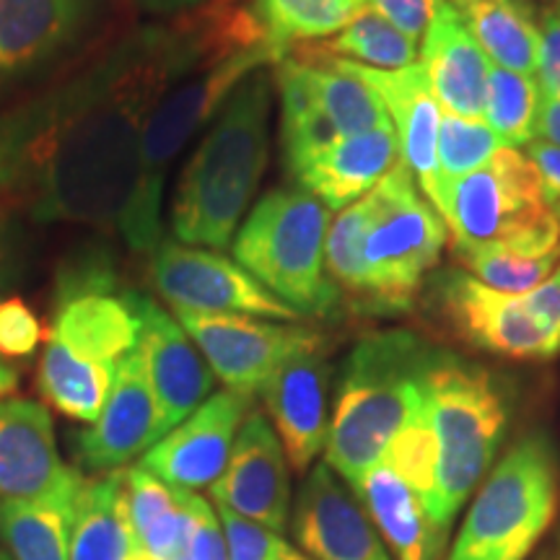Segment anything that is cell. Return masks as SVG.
I'll return each mask as SVG.
<instances>
[{
    "instance_id": "f35d334b",
    "label": "cell",
    "mask_w": 560,
    "mask_h": 560,
    "mask_svg": "<svg viewBox=\"0 0 560 560\" xmlns=\"http://www.w3.org/2000/svg\"><path fill=\"white\" fill-rule=\"evenodd\" d=\"M182 560H229V545L223 535L219 511L208 499L202 501L198 522H195L192 537Z\"/></svg>"
},
{
    "instance_id": "7dc6e473",
    "label": "cell",
    "mask_w": 560,
    "mask_h": 560,
    "mask_svg": "<svg viewBox=\"0 0 560 560\" xmlns=\"http://www.w3.org/2000/svg\"><path fill=\"white\" fill-rule=\"evenodd\" d=\"M552 210H556V219H558V223H560V202H558V206L552 208Z\"/></svg>"
},
{
    "instance_id": "30bf717a",
    "label": "cell",
    "mask_w": 560,
    "mask_h": 560,
    "mask_svg": "<svg viewBox=\"0 0 560 560\" xmlns=\"http://www.w3.org/2000/svg\"><path fill=\"white\" fill-rule=\"evenodd\" d=\"M272 79L280 94L285 166L342 138L392 128L380 94L338 58L291 50L278 62Z\"/></svg>"
},
{
    "instance_id": "9a60e30c",
    "label": "cell",
    "mask_w": 560,
    "mask_h": 560,
    "mask_svg": "<svg viewBox=\"0 0 560 560\" xmlns=\"http://www.w3.org/2000/svg\"><path fill=\"white\" fill-rule=\"evenodd\" d=\"M151 278L172 310L247 314V317L301 322L304 317L265 289L236 260L206 247L161 240L151 252Z\"/></svg>"
},
{
    "instance_id": "44dd1931",
    "label": "cell",
    "mask_w": 560,
    "mask_h": 560,
    "mask_svg": "<svg viewBox=\"0 0 560 560\" xmlns=\"http://www.w3.org/2000/svg\"><path fill=\"white\" fill-rule=\"evenodd\" d=\"M159 439H164V429L156 397L145 380L140 355L132 350L117 369L109 400L100 418L91 423V429L75 436V462L81 465V472H117L149 452Z\"/></svg>"
},
{
    "instance_id": "d6986e66",
    "label": "cell",
    "mask_w": 560,
    "mask_h": 560,
    "mask_svg": "<svg viewBox=\"0 0 560 560\" xmlns=\"http://www.w3.org/2000/svg\"><path fill=\"white\" fill-rule=\"evenodd\" d=\"M291 532L314 560H392L363 503L325 462L306 472L291 506Z\"/></svg>"
},
{
    "instance_id": "ffe728a7",
    "label": "cell",
    "mask_w": 560,
    "mask_h": 560,
    "mask_svg": "<svg viewBox=\"0 0 560 560\" xmlns=\"http://www.w3.org/2000/svg\"><path fill=\"white\" fill-rule=\"evenodd\" d=\"M330 380L327 342L291 355L260 389L270 425L283 444L289 465L310 472L325 452L330 433Z\"/></svg>"
},
{
    "instance_id": "7a4b0ae2",
    "label": "cell",
    "mask_w": 560,
    "mask_h": 560,
    "mask_svg": "<svg viewBox=\"0 0 560 560\" xmlns=\"http://www.w3.org/2000/svg\"><path fill=\"white\" fill-rule=\"evenodd\" d=\"M140 322L107 252H79L55 280V306L39 392L47 408L94 423L109 400L122 359L138 348Z\"/></svg>"
},
{
    "instance_id": "9c48e42d",
    "label": "cell",
    "mask_w": 560,
    "mask_h": 560,
    "mask_svg": "<svg viewBox=\"0 0 560 560\" xmlns=\"http://www.w3.org/2000/svg\"><path fill=\"white\" fill-rule=\"evenodd\" d=\"M366 198L363 265H366V312L397 317L412 310L429 272L436 268L446 244V223L439 210L418 192L402 161Z\"/></svg>"
},
{
    "instance_id": "836d02e7",
    "label": "cell",
    "mask_w": 560,
    "mask_h": 560,
    "mask_svg": "<svg viewBox=\"0 0 560 560\" xmlns=\"http://www.w3.org/2000/svg\"><path fill=\"white\" fill-rule=\"evenodd\" d=\"M499 149H503L501 138L490 130V125L486 120H472V117L441 112L436 149L441 185L480 170V166L488 164L490 156Z\"/></svg>"
},
{
    "instance_id": "74e56055",
    "label": "cell",
    "mask_w": 560,
    "mask_h": 560,
    "mask_svg": "<svg viewBox=\"0 0 560 560\" xmlns=\"http://www.w3.org/2000/svg\"><path fill=\"white\" fill-rule=\"evenodd\" d=\"M537 73L545 96L560 100V5L540 13V50H537Z\"/></svg>"
},
{
    "instance_id": "c3c4849f",
    "label": "cell",
    "mask_w": 560,
    "mask_h": 560,
    "mask_svg": "<svg viewBox=\"0 0 560 560\" xmlns=\"http://www.w3.org/2000/svg\"><path fill=\"white\" fill-rule=\"evenodd\" d=\"M0 560H11V558H9V556H5V552H3V550H0Z\"/></svg>"
},
{
    "instance_id": "f546056e",
    "label": "cell",
    "mask_w": 560,
    "mask_h": 560,
    "mask_svg": "<svg viewBox=\"0 0 560 560\" xmlns=\"http://www.w3.org/2000/svg\"><path fill=\"white\" fill-rule=\"evenodd\" d=\"M244 11L268 45L283 55L312 39H330L369 11V0H247Z\"/></svg>"
},
{
    "instance_id": "ba28073f",
    "label": "cell",
    "mask_w": 560,
    "mask_h": 560,
    "mask_svg": "<svg viewBox=\"0 0 560 560\" xmlns=\"http://www.w3.org/2000/svg\"><path fill=\"white\" fill-rule=\"evenodd\" d=\"M560 467L545 433L524 436L490 467L446 560H527L556 522Z\"/></svg>"
},
{
    "instance_id": "7402d4cb",
    "label": "cell",
    "mask_w": 560,
    "mask_h": 560,
    "mask_svg": "<svg viewBox=\"0 0 560 560\" xmlns=\"http://www.w3.org/2000/svg\"><path fill=\"white\" fill-rule=\"evenodd\" d=\"M350 73L366 81L380 94L389 120L395 125L397 143H400V161L408 166L412 179L420 185L425 200L436 208L439 202V128H441V104L429 86L420 62L397 70L369 68L361 62L342 60Z\"/></svg>"
},
{
    "instance_id": "8d00e7d4",
    "label": "cell",
    "mask_w": 560,
    "mask_h": 560,
    "mask_svg": "<svg viewBox=\"0 0 560 560\" xmlns=\"http://www.w3.org/2000/svg\"><path fill=\"white\" fill-rule=\"evenodd\" d=\"M441 0H369V9L389 21L405 37H423L429 24L436 16Z\"/></svg>"
},
{
    "instance_id": "681fc988",
    "label": "cell",
    "mask_w": 560,
    "mask_h": 560,
    "mask_svg": "<svg viewBox=\"0 0 560 560\" xmlns=\"http://www.w3.org/2000/svg\"><path fill=\"white\" fill-rule=\"evenodd\" d=\"M221 3H229V5H234V3H236V0H221Z\"/></svg>"
},
{
    "instance_id": "7c38bea8",
    "label": "cell",
    "mask_w": 560,
    "mask_h": 560,
    "mask_svg": "<svg viewBox=\"0 0 560 560\" xmlns=\"http://www.w3.org/2000/svg\"><path fill=\"white\" fill-rule=\"evenodd\" d=\"M107 21V0H0V109L75 66Z\"/></svg>"
},
{
    "instance_id": "83f0119b",
    "label": "cell",
    "mask_w": 560,
    "mask_h": 560,
    "mask_svg": "<svg viewBox=\"0 0 560 560\" xmlns=\"http://www.w3.org/2000/svg\"><path fill=\"white\" fill-rule=\"evenodd\" d=\"M132 545L122 470L83 475L73 501L70 560H128Z\"/></svg>"
},
{
    "instance_id": "e575fe53",
    "label": "cell",
    "mask_w": 560,
    "mask_h": 560,
    "mask_svg": "<svg viewBox=\"0 0 560 560\" xmlns=\"http://www.w3.org/2000/svg\"><path fill=\"white\" fill-rule=\"evenodd\" d=\"M215 511L226 535L229 560H314L301 548H293L280 532L242 520L221 506H215Z\"/></svg>"
},
{
    "instance_id": "5b68a950",
    "label": "cell",
    "mask_w": 560,
    "mask_h": 560,
    "mask_svg": "<svg viewBox=\"0 0 560 560\" xmlns=\"http://www.w3.org/2000/svg\"><path fill=\"white\" fill-rule=\"evenodd\" d=\"M423 412L433 436V493L425 522L439 558L454 516L493 467L509 405L486 369L441 350L423 384Z\"/></svg>"
},
{
    "instance_id": "b9f144b4",
    "label": "cell",
    "mask_w": 560,
    "mask_h": 560,
    "mask_svg": "<svg viewBox=\"0 0 560 560\" xmlns=\"http://www.w3.org/2000/svg\"><path fill=\"white\" fill-rule=\"evenodd\" d=\"M522 296L532 306V312L560 338V268H556V272L542 280L537 289L522 293Z\"/></svg>"
},
{
    "instance_id": "52a82bcc",
    "label": "cell",
    "mask_w": 560,
    "mask_h": 560,
    "mask_svg": "<svg viewBox=\"0 0 560 560\" xmlns=\"http://www.w3.org/2000/svg\"><path fill=\"white\" fill-rule=\"evenodd\" d=\"M330 208L301 187H276L236 231L234 260L301 317H330L340 291L325 270Z\"/></svg>"
},
{
    "instance_id": "d590c367",
    "label": "cell",
    "mask_w": 560,
    "mask_h": 560,
    "mask_svg": "<svg viewBox=\"0 0 560 560\" xmlns=\"http://www.w3.org/2000/svg\"><path fill=\"white\" fill-rule=\"evenodd\" d=\"M42 342L39 317L26 301H0V359H26Z\"/></svg>"
},
{
    "instance_id": "7bdbcfd3",
    "label": "cell",
    "mask_w": 560,
    "mask_h": 560,
    "mask_svg": "<svg viewBox=\"0 0 560 560\" xmlns=\"http://www.w3.org/2000/svg\"><path fill=\"white\" fill-rule=\"evenodd\" d=\"M138 11L151 13V16H182V13L198 11L200 5H208L210 0H128Z\"/></svg>"
},
{
    "instance_id": "1f68e13d",
    "label": "cell",
    "mask_w": 560,
    "mask_h": 560,
    "mask_svg": "<svg viewBox=\"0 0 560 560\" xmlns=\"http://www.w3.org/2000/svg\"><path fill=\"white\" fill-rule=\"evenodd\" d=\"M542 91L532 75L490 66L486 122L509 149L529 145L535 140L537 112Z\"/></svg>"
},
{
    "instance_id": "d4e9b609",
    "label": "cell",
    "mask_w": 560,
    "mask_h": 560,
    "mask_svg": "<svg viewBox=\"0 0 560 560\" xmlns=\"http://www.w3.org/2000/svg\"><path fill=\"white\" fill-rule=\"evenodd\" d=\"M418 62L444 112L486 120L490 60L450 0L439 3Z\"/></svg>"
},
{
    "instance_id": "3957f363",
    "label": "cell",
    "mask_w": 560,
    "mask_h": 560,
    "mask_svg": "<svg viewBox=\"0 0 560 560\" xmlns=\"http://www.w3.org/2000/svg\"><path fill=\"white\" fill-rule=\"evenodd\" d=\"M272 73L255 70L236 86L179 174L172 231L190 247L234 242L270 159Z\"/></svg>"
},
{
    "instance_id": "60d3db41",
    "label": "cell",
    "mask_w": 560,
    "mask_h": 560,
    "mask_svg": "<svg viewBox=\"0 0 560 560\" xmlns=\"http://www.w3.org/2000/svg\"><path fill=\"white\" fill-rule=\"evenodd\" d=\"M527 159L540 177L545 202L556 208L560 202V145H552L542 138L532 140L527 145Z\"/></svg>"
},
{
    "instance_id": "603a6c76",
    "label": "cell",
    "mask_w": 560,
    "mask_h": 560,
    "mask_svg": "<svg viewBox=\"0 0 560 560\" xmlns=\"http://www.w3.org/2000/svg\"><path fill=\"white\" fill-rule=\"evenodd\" d=\"M75 472L60 459L50 408L26 397H0V501L39 499Z\"/></svg>"
},
{
    "instance_id": "8992f818",
    "label": "cell",
    "mask_w": 560,
    "mask_h": 560,
    "mask_svg": "<svg viewBox=\"0 0 560 560\" xmlns=\"http://www.w3.org/2000/svg\"><path fill=\"white\" fill-rule=\"evenodd\" d=\"M285 55L270 45L240 47L215 55L174 86L159 107L151 112L143 132L140 156V185L132 202L122 242L132 252H153L161 236V200H164L166 172L190 140L213 122L229 96L255 70L278 66Z\"/></svg>"
},
{
    "instance_id": "f1b7e54d",
    "label": "cell",
    "mask_w": 560,
    "mask_h": 560,
    "mask_svg": "<svg viewBox=\"0 0 560 560\" xmlns=\"http://www.w3.org/2000/svg\"><path fill=\"white\" fill-rule=\"evenodd\" d=\"M467 32L499 68L537 73L540 16L529 0H450Z\"/></svg>"
},
{
    "instance_id": "4fadbf2b",
    "label": "cell",
    "mask_w": 560,
    "mask_h": 560,
    "mask_svg": "<svg viewBox=\"0 0 560 560\" xmlns=\"http://www.w3.org/2000/svg\"><path fill=\"white\" fill-rule=\"evenodd\" d=\"M431 291L441 319L467 346L511 361H548L560 353V338L524 296L490 289L465 270L433 276Z\"/></svg>"
},
{
    "instance_id": "4dcf8cb0",
    "label": "cell",
    "mask_w": 560,
    "mask_h": 560,
    "mask_svg": "<svg viewBox=\"0 0 560 560\" xmlns=\"http://www.w3.org/2000/svg\"><path fill=\"white\" fill-rule=\"evenodd\" d=\"M296 52L317 55V58H342L361 62L369 68L397 70L416 66L418 47L416 39L405 37L400 30L384 21L380 13L363 11L353 19L346 30L332 34L330 39H322L319 45H299Z\"/></svg>"
},
{
    "instance_id": "d6a6232c",
    "label": "cell",
    "mask_w": 560,
    "mask_h": 560,
    "mask_svg": "<svg viewBox=\"0 0 560 560\" xmlns=\"http://www.w3.org/2000/svg\"><path fill=\"white\" fill-rule=\"evenodd\" d=\"M457 262L478 278L480 283L490 285V289L501 293H514L522 296L532 289L548 280L558 268L556 257L548 260H532V257H522L516 252H509L499 247V244H486V247L475 249H457L454 252Z\"/></svg>"
},
{
    "instance_id": "f6af8a7d",
    "label": "cell",
    "mask_w": 560,
    "mask_h": 560,
    "mask_svg": "<svg viewBox=\"0 0 560 560\" xmlns=\"http://www.w3.org/2000/svg\"><path fill=\"white\" fill-rule=\"evenodd\" d=\"M19 387V371L11 366V361L0 359V397L13 395Z\"/></svg>"
},
{
    "instance_id": "4316f807",
    "label": "cell",
    "mask_w": 560,
    "mask_h": 560,
    "mask_svg": "<svg viewBox=\"0 0 560 560\" xmlns=\"http://www.w3.org/2000/svg\"><path fill=\"white\" fill-rule=\"evenodd\" d=\"M83 472L39 499L0 501V542L11 560H70V524Z\"/></svg>"
},
{
    "instance_id": "ab89813d",
    "label": "cell",
    "mask_w": 560,
    "mask_h": 560,
    "mask_svg": "<svg viewBox=\"0 0 560 560\" xmlns=\"http://www.w3.org/2000/svg\"><path fill=\"white\" fill-rule=\"evenodd\" d=\"M24 234L13 219V210L0 202V291L16 285L24 272Z\"/></svg>"
},
{
    "instance_id": "2e32d148",
    "label": "cell",
    "mask_w": 560,
    "mask_h": 560,
    "mask_svg": "<svg viewBox=\"0 0 560 560\" xmlns=\"http://www.w3.org/2000/svg\"><path fill=\"white\" fill-rule=\"evenodd\" d=\"M265 412L252 410L236 433L229 465L210 486V501L242 520L283 535L291 524V470Z\"/></svg>"
},
{
    "instance_id": "8fae6325",
    "label": "cell",
    "mask_w": 560,
    "mask_h": 560,
    "mask_svg": "<svg viewBox=\"0 0 560 560\" xmlns=\"http://www.w3.org/2000/svg\"><path fill=\"white\" fill-rule=\"evenodd\" d=\"M436 210L452 229L454 252L560 229L556 210L542 198L535 166L520 149L509 145L495 151L480 170L444 182Z\"/></svg>"
},
{
    "instance_id": "484cf974",
    "label": "cell",
    "mask_w": 560,
    "mask_h": 560,
    "mask_svg": "<svg viewBox=\"0 0 560 560\" xmlns=\"http://www.w3.org/2000/svg\"><path fill=\"white\" fill-rule=\"evenodd\" d=\"M353 493L397 560H439L431 545L423 503L387 459L376 462Z\"/></svg>"
},
{
    "instance_id": "ee69618b",
    "label": "cell",
    "mask_w": 560,
    "mask_h": 560,
    "mask_svg": "<svg viewBox=\"0 0 560 560\" xmlns=\"http://www.w3.org/2000/svg\"><path fill=\"white\" fill-rule=\"evenodd\" d=\"M535 136H542V140H548L552 145H560V100L542 94Z\"/></svg>"
},
{
    "instance_id": "bcb514c9",
    "label": "cell",
    "mask_w": 560,
    "mask_h": 560,
    "mask_svg": "<svg viewBox=\"0 0 560 560\" xmlns=\"http://www.w3.org/2000/svg\"><path fill=\"white\" fill-rule=\"evenodd\" d=\"M537 560H560V532L556 535V540H552L545 552Z\"/></svg>"
},
{
    "instance_id": "5bb4252c",
    "label": "cell",
    "mask_w": 560,
    "mask_h": 560,
    "mask_svg": "<svg viewBox=\"0 0 560 560\" xmlns=\"http://www.w3.org/2000/svg\"><path fill=\"white\" fill-rule=\"evenodd\" d=\"M174 317L200 348L215 380H221L231 392L252 397L260 395L265 382L291 355L327 342L319 332L299 322L187 310H174Z\"/></svg>"
},
{
    "instance_id": "cb8c5ba5",
    "label": "cell",
    "mask_w": 560,
    "mask_h": 560,
    "mask_svg": "<svg viewBox=\"0 0 560 560\" xmlns=\"http://www.w3.org/2000/svg\"><path fill=\"white\" fill-rule=\"evenodd\" d=\"M400 161L395 125L361 132L310 153L285 166L296 187L310 192L330 210H342L361 200L387 177Z\"/></svg>"
},
{
    "instance_id": "277c9868",
    "label": "cell",
    "mask_w": 560,
    "mask_h": 560,
    "mask_svg": "<svg viewBox=\"0 0 560 560\" xmlns=\"http://www.w3.org/2000/svg\"><path fill=\"white\" fill-rule=\"evenodd\" d=\"M441 348L408 330H382L355 342L342 366L325 444V465L359 488L423 400Z\"/></svg>"
},
{
    "instance_id": "ac0fdd59",
    "label": "cell",
    "mask_w": 560,
    "mask_h": 560,
    "mask_svg": "<svg viewBox=\"0 0 560 560\" xmlns=\"http://www.w3.org/2000/svg\"><path fill=\"white\" fill-rule=\"evenodd\" d=\"M140 332L136 353L156 397L164 436L213 395L215 374L177 317L145 293L132 291Z\"/></svg>"
},
{
    "instance_id": "e0dca14e",
    "label": "cell",
    "mask_w": 560,
    "mask_h": 560,
    "mask_svg": "<svg viewBox=\"0 0 560 560\" xmlns=\"http://www.w3.org/2000/svg\"><path fill=\"white\" fill-rule=\"evenodd\" d=\"M255 405V397L242 392H215L187 416L177 429L159 439L143 459V470L182 490L210 488L226 470L236 433Z\"/></svg>"
},
{
    "instance_id": "6da1fadb",
    "label": "cell",
    "mask_w": 560,
    "mask_h": 560,
    "mask_svg": "<svg viewBox=\"0 0 560 560\" xmlns=\"http://www.w3.org/2000/svg\"><path fill=\"white\" fill-rule=\"evenodd\" d=\"M265 45L236 5L122 32L0 109V202L37 221L125 234L143 132L177 83L215 55Z\"/></svg>"
}]
</instances>
